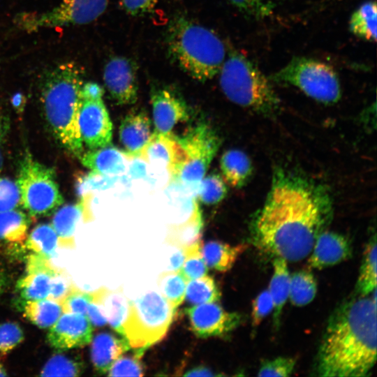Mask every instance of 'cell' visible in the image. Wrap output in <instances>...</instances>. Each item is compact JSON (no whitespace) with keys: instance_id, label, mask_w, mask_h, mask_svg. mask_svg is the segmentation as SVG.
I'll return each instance as SVG.
<instances>
[{"instance_id":"31","label":"cell","mask_w":377,"mask_h":377,"mask_svg":"<svg viewBox=\"0 0 377 377\" xmlns=\"http://www.w3.org/2000/svg\"><path fill=\"white\" fill-rule=\"evenodd\" d=\"M376 234L370 238L365 248L360 273L355 285V293L368 295L376 287Z\"/></svg>"},{"instance_id":"32","label":"cell","mask_w":377,"mask_h":377,"mask_svg":"<svg viewBox=\"0 0 377 377\" xmlns=\"http://www.w3.org/2000/svg\"><path fill=\"white\" fill-rule=\"evenodd\" d=\"M316 291L317 283L310 270L302 269L290 274L288 298L292 304H308L314 299Z\"/></svg>"},{"instance_id":"54","label":"cell","mask_w":377,"mask_h":377,"mask_svg":"<svg viewBox=\"0 0 377 377\" xmlns=\"http://www.w3.org/2000/svg\"><path fill=\"white\" fill-rule=\"evenodd\" d=\"M8 374L6 373L5 368L0 361V376H6Z\"/></svg>"},{"instance_id":"21","label":"cell","mask_w":377,"mask_h":377,"mask_svg":"<svg viewBox=\"0 0 377 377\" xmlns=\"http://www.w3.org/2000/svg\"><path fill=\"white\" fill-rule=\"evenodd\" d=\"M79 158L84 167L97 174L117 176L126 169L125 154L110 145L89 149Z\"/></svg>"},{"instance_id":"12","label":"cell","mask_w":377,"mask_h":377,"mask_svg":"<svg viewBox=\"0 0 377 377\" xmlns=\"http://www.w3.org/2000/svg\"><path fill=\"white\" fill-rule=\"evenodd\" d=\"M186 311L190 327L199 338L224 337L242 320L241 314L227 311L216 302L193 305Z\"/></svg>"},{"instance_id":"47","label":"cell","mask_w":377,"mask_h":377,"mask_svg":"<svg viewBox=\"0 0 377 377\" xmlns=\"http://www.w3.org/2000/svg\"><path fill=\"white\" fill-rule=\"evenodd\" d=\"M103 288L94 291V299L87 307L86 316L93 326L103 327L108 323L102 304Z\"/></svg>"},{"instance_id":"46","label":"cell","mask_w":377,"mask_h":377,"mask_svg":"<svg viewBox=\"0 0 377 377\" xmlns=\"http://www.w3.org/2000/svg\"><path fill=\"white\" fill-rule=\"evenodd\" d=\"M73 286L68 278L57 270L51 279L50 292L47 298L61 304Z\"/></svg>"},{"instance_id":"35","label":"cell","mask_w":377,"mask_h":377,"mask_svg":"<svg viewBox=\"0 0 377 377\" xmlns=\"http://www.w3.org/2000/svg\"><path fill=\"white\" fill-rule=\"evenodd\" d=\"M84 370L81 361L64 355H54L40 372L41 376H79Z\"/></svg>"},{"instance_id":"34","label":"cell","mask_w":377,"mask_h":377,"mask_svg":"<svg viewBox=\"0 0 377 377\" xmlns=\"http://www.w3.org/2000/svg\"><path fill=\"white\" fill-rule=\"evenodd\" d=\"M221 292L213 278L204 276L189 280L186 285L185 299L193 305L217 302Z\"/></svg>"},{"instance_id":"19","label":"cell","mask_w":377,"mask_h":377,"mask_svg":"<svg viewBox=\"0 0 377 377\" xmlns=\"http://www.w3.org/2000/svg\"><path fill=\"white\" fill-rule=\"evenodd\" d=\"M151 126L149 117L142 110L131 111L122 119L119 137L127 155L139 158L153 133Z\"/></svg>"},{"instance_id":"4","label":"cell","mask_w":377,"mask_h":377,"mask_svg":"<svg viewBox=\"0 0 377 377\" xmlns=\"http://www.w3.org/2000/svg\"><path fill=\"white\" fill-rule=\"evenodd\" d=\"M166 43L171 59L200 82L216 75L227 56L226 46L215 32L184 16L171 21Z\"/></svg>"},{"instance_id":"22","label":"cell","mask_w":377,"mask_h":377,"mask_svg":"<svg viewBox=\"0 0 377 377\" xmlns=\"http://www.w3.org/2000/svg\"><path fill=\"white\" fill-rule=\"evenodd\" d=\"M85 199L59 208L54 214L52 226L59 240V246L67 249L75 247L74 234L76 226L86 210Z\"/></svg>"},{"instance_id":"27","label":"cell","mask_w":377,"mask_h":377,"mask_svg":"<svg viewBox=\"0 0 377 377\" xmlns=\"http://www.w3.org/2000/svg\"><path fill=\"white\" fill-rule=\"evenodd\" d=\"M376 2L367 1L352 13L349 20V29L355 36L369 42H376Z\"/></svg>"},{"instance_id":"11","label":"cell","mask_w":377,"mask_h":377,"mask_svg":"<svg viewBox=\"0 0 377 377\" xmlns=\"http://www.w3.org/2000/svg\"><path fill=\"white\" fill-rule=\"evenodd\" d=\"M103 88L96 82L83 84L78 126L83 144L89 149L110 145L112 125L102 99Z\"/></svg>"},{"instance_id":"38","label":"cell","mask_w":377,"mask_h":377,"mask_svg":"<svg viewBox=\"0 0 377 377\" xmlns=\"http://www.w3.org/2000/svg\"><path fill=\"white\" fill-rule=\"evenodd\" d=\"M188 221L187 223L172 232L168 237L169 242L177 248L184 249L199 242L202 221L198 211Z\"/></svg>"},{"instance_id":"43","label":"cell","mask_w":377,"mask_h":377,"mask_svg":"<svg viewBox=\"0 0 377 377\" xmlns=\"http://www.w3.org/2000/svg\"><path fill=\"white\" fill-rule=\"evenodd\" d=\"M24 339L22 327L15 322L0 324V354L10 352Z\"/></svg>"},{"instance_id":"40","label":"cell","mask_w":377,"mask_h":377,"mask_svg":"<svg viewBox=\"0 0 377 377\" xmlns=\"http://www.w3.org/2000/svg\"><path fill=\"white\" fill-rule=\"evenodd\" d=\"M94 299V291H84L74 285L61 303L63 313L86 315L87 307Z\"/></svg>"},{"instance_id":"52","label":"cell","mask_w":377,"mask_h":377,"mask_svg":"<svg viewBox=\"0 0 377 377\" xmlns=\"http://www.w3.org/2000/svg\"><path fill=\"white\" fill-rule=\"evenodd\" d=\"M8 131V120L0 113V138L3 139Z\"/></svg>"},{"instance_id":"9","label":"cell","mask_w":377,"mask_h":377,"mask_svg":"<svg viewBox=\"0 0 377 377\" xmlns=\"http://www.w3.org/2000/svg\"><path fill=\"white\" fill-rule=\"evenodd\" d=\"M175 138L183 149L184 158L174 177L182 184L197 190L219 149L221 139L205 123L199 124Z\"/></svg>"},{"instance_id":"50","label":"cell","mask_w":377,"mask_h":377,"mask_svg":"<svg viewBox=\"0 0 377 377\" xmlns=\"http://www.w3.org/2000/svg\"><path fill=\"white\" fill-rule=\"evenodd\" d=\"M185 258L184 249L177 248L170 258V270L178 271L181 268Z\"/></svg>"},{"instance_id":"13","label":"cell","mask_w":377,"mask_h":377,"mask_svg":"<svg viewBox=\"0 0 377 377\" xmlns=\"http://www.w3.org/2000/svg\"><path fill=\"white\" fill-rule=\"evenodd\" d=\"M137 65L130 58L114 56L103 68V81L110 97L119 105L136 102L138 95Z\"/></svg>"},{"instance_id":"49","label":"cell","mask_w":377,"mask_h":377,"mask_svg":"<svg viewBox=\"0 0 377 377\" xmlns=\"http://www.w3.org/2000/svg\"><path fill=\"white\" fill-rule=\"evenodd\" d=\"M114 181V176L91 172L84 180V186L89 189H105L112 185Z\"/></svg>"},{"instance_id":"7","label":"cell","mask_w":377,"mask_h":377,"mask_svg":"<svg viewBox=\"0 0 377 377\" xmlns=\"http://www.w3.org/2000/svg\"><path fill=\"white\" fill-rule=\"evenodd\" d=\"M272 82L292 85L318 102L331 105L341 96L339 76L328 64L306 57H294L271 75Z\"/></svg>"},{"instance_id":"8","label":"cell","mask_w":377,"mask_h":377,"mask_svg":"<svg viewBox=\"0 0 377 377\" xmlns=\"http://www.w3.org/2000/svg\"><path fill=\"white\" fill-rule=\"evenodd\" d=\"M16 183L21 206L31 219L50 216L64 203L53 169L36 161L29 154L20 163Z\"/></svg>"},{"instance_id":"28","label":"cell","mask_w":377,"mask_h":377,"mask_svg":"<svg viewBox=\"0 0 377 377\" xmlns=\"http://www.w3.org/2000/svg\"><path fill=\"white\" fill-rule=\"evenodd\" d=\"M31 218L17 209L0 212V241L22 244Z\"/></svg>"},{"instance_id":"5","label":"cell","mask_w":377,"mask_h":377,"mask_svg":"<svg viewBox=\"0 0 377 377\" xmlns=\"http://www.w3.org/2000/svg\"><path fill=\"white\" fill-rule=\"evenodd\" d=\"M218 74L221 89L231 102L266 116L279 110L281 100L272 81L244 54L230 52Z\"/></svg>"},{"instance_id":"55","label":"cell","mask_w":377,"mask_h":377,"mask_svg":"<svg viewBox=\"0 0 377 377\" xmlns=\"http://www.w3.org/2000/svg\"><path fill=\"white\" fill-rule=\"evenodd\" d=\"M3 155H2V153L0 151V172H1V170L2 169V167H3Z\"/></svg>"},{"instance_id":"2","label":"cell","mask_w":377,"mask_h":377,"mask_svg":"<svg viewBox=\"0 0 377 377\" xmlns=\"http://www.w3.org/2000/svg\"><path fill=\"white\" fill-rule=\"evenodd\" d=\"M340 304L330 316L318 350L316 371L326 377H362L376 360V291Z\"/></svg>"},{"instance_id":"30","label":"cell","mask_w":377,"mask_h":377,"mask_svg":"<svg viewBox=\"0 0 377 377\" xmlns=\"http://www.w3.org/2000/svg\"><path fill=\"white\" fill-rule=\"evenodd\" d=\"M24 243V247L33 253L49 259L56 255L59 246L57 235L52 225L47 223H41L35 227Z\"/></svg>"},{"instance_id":"20","label":"cell","mask_w":377,"mask_h":377,"mask_svg":"<svg viewBox=\"0 0 377 377\" xmlns=\"http://www.w3.org/2000/svg\"><path fill=\"white\" fill-rule=\"evenodd\" d=\"M91 341V359L100 374H106L113 362L130 348L125 337L108 332L96 334Z\"/></svg>"},{"instance_id":"42","label":"cell","mask_w":377,"mask_h":377,"mask_svg":"<svg viewBox=\"0 0 377 377\" xmlns=\"http://www.w3.org/2000/svg\"><path fill=\"white\" fill-rule=\"evenodd\" d=\"M242 13L259 20L269 16L275 7L274 0H228Z\"/></svg>"},{"instance_id":"17","label":"cell","mask_w":377,"mask_h":377,"mask_svg":"<svg viewBox=\"0 0 377 377\" xmlns=\"http://www.w3.org/2000/svg\"><path fill=\"white\" fill-rule=\"evenodd\" d=\"M350 243L344 235L325 230L317 238L308 260L310 268L322 269L348 259Z\"/></svg>"},{"instance_id":"23","label":"cell","mask_w":377,"mask_h":377,"mask_svg":"<svg viewBox=\"0 0 377 377\" xmlns=\"http://www.w3.org/2000/svg\"><path fill=\"white\" fill-rule=\"evenodd\" d=\"M221 176L228 185L241 188L252 175L253 166L249 156L239 149H228L220 160Z\"/></svg>"},{"instance_id":"24","label":"cell","mask_w":377,"mask_h":377,"mask_svg":"<svg viewBox=\"0 0 377 377\" xmlns=\"http://www.w3.org/2000/svg\"><path fill=\"white\" fill-rule=\"evenodd\" d=\"M273 274L269 282V293L273 302L274 326L279 327L280 317L289 294L290 274L287 261L282 258H274L272 262Z\"/></svg>"},{"instance_id":"6","label":"cell","mask_w":377,"mask_h":377,"mask_svg":"<svg viewBox=\"0 0 377 377\" xmlns=\"http://www.w3.org/2000/svg\"><path fill=\"white\" fill-rule=\"evenodd\" d=\"M176 309L156 291L130 300L124 337L130 346L145 348L161 341L172 322Z\"/></svg>"},{"instance_id":"29","label":"cell","mask_w":377,"mask_h":377,"mask_svg":"<svg viewBox=\"0 0 377 377\" xmlns=\"http://www.w3.org/2000/svg\"><path fill=\"white\" fill-rule=\"evenodd\" d=\"M24 316L37 327L50 328L63 313L61 304L48 298L27 301Z\"/></svg>"},{"instance_id":"36","label":"cell","mask_w":377,"mask_h":377,"mask_svg":"<svg viewBox=\"0 0 377 377\" xmlns=\"http://www.w3.org/2000/svg\"><path fill=\"white\" fill-rule=\"evenodd\" d=\"M197 192L201 202L208 205H216L225 198L227 186L221 175L212 173L202 178Z\"/></svg>"},{"instance_id":"37","label":"cell","mask_w":377,"mask_h":377,"mask_svg":"<svg viewBox=\"0 0 377 377\" xmlns=\"http://www.w3.org/2000/svg\"><path fill=\"white\" fill-rule=\"evenodd\" d=\"M201 244L198 242L184 248L185 258L179 272L188 281L207 275L208 267L204 260Z\"/></svg>"},{"instance_id":"1","label":"cell","mask_w":377,"mask_h":377,"mask_svg":"<svg viewBox=\"0 0 377 377\" xmlns=\"http://www.w3.org/2000/svg\"><path fill=\"white\" fill-rule=\"evenodd\" d=\"M332 200L327 187L299 173L277 168L249 230L261 252L287 262L311 253L318 237L332 219Z\"/></svg>"},{"instance_id":"41","label":"cell","mask_w":377,"mask_h":377,"mask_svg":"<svg viewBox=\"0 0 377 377\" xmlns=\"http://www.w3.org/2000/svg\"><path fill=\"white\" fill-rule=\"evenodd\" d=\"M296 359L292 357H277L265 360L258 371V376L287 377L295 367Z\"/></svg>"},{"instance_id":"16","label":"cell","mask_w":377,"mask_h":377,"mask_svg":"<svg viewBox=\"0 0 377 377\" xmlns=\"http://www.w3.org/2000/svg\"><path fill=\"white\" fill-rule=\"evenodd\" d=\"M57 271L49 258L31 253L27 260L26 274L17 283L20 296L27 301L47 298L51 279Z\"/></svg>"},{"instance_id":"18","label":"cell","mask_w":377,"mask_h":377,"mask_svg":"<svg viewBox=\"0 0 377 377\" xmlns=\"http://www.w3.org/2000/svg\"><path fill=\"white\" fill-rule=\"evenodd\" d=\"M139 158L147 162H159L165 165L174 176L184 161V154L182 147L171 133L154 132Z\"/></svg>"},{"instance_id":"44","label":"cell","mask_w":377,"mask_h":377,"mask_svg":"<svg viewBox=\"0 0 377 377\" xmlns=\"http://www.w3.org/2000/svg\"><path fill=\"white\" fill-rule=\"evenodd\" d=\"M21 206L20 193L16 182L0 177V212Z\"/></svg>"},{"instance_id":"51","label":"cell","mask_w":377,"mask_h":377,"mask_svg":"<svg viewBox=\"0 0 377 377\" xmlns=\"http://www.w3.org/2000/svg\"><path fill=\"white\" fill-rule=\"evenodd\" d=\"M184 375L187 376H214L218 374L213 373L212 371L206 367H197L188 371Z\"/></svg>"},{"instance_id":"15","label":"cell","mask_w":377,"mask_h":377,"mask_svg":"<svg viewBox=\"0 0 377 377\" xmlns=\"http://www.w3.org/2000/svg\"><path fill=\"white\" fill-rule=\"evenodd\" d=\"M151 104L154 132L170 133L177 124L189 118L186 101L169 87H154L151 91Z\"/></svg>"},{"instance_id":"26","label":"cell","mask_w":377,"mask_h":377,"mask_svg":"<svg viewBox=\"0 0 377 377\" xmlns=\"http://www.w3.org/2000/svg\"><path fill=\"white\" fill-rule=\"evenodd\" d=\"M129 302L121 288L114 290L103 288L102 304L110 326L124 337V323L126 319Z\"/></svg>"},{"instance_id":"10","label":"cell","mask_w":377,"mask_h":377,"mask_svg":"<svg viewBox=\"0 0 377 377\" xmlns=\"http://www.w3.org/2000/svg\"><path fill=\"white\" fill-rule=\"evenodd\" d=\"M108 4V0H62L50 10L38 14H20L15 21L20 29L28 32L87 24L98 18L105 11Z\"/></svg>"},{"instance_id":"39","label":"cell","mask_w":377,"mask_h":377,"mask_svg":"<svg viewBox=\"0 0 377 377\" xmlns=\"http://www.w3.org/2000/svg\"><path fill=\"white\" fill-rule=\"evenodd\" d=\"M138 350L133 356L121 355L117 358L107 372L110 376H135L144 375V367L140 361L145 348H137Z\"/></svg>"},{"instance_id":"14","label":"cell","mask_w":377,"mask_h":377,"mask_svg":"<svg viewBox=\"0 0 377 377\" xmlns=\"http://www.w3.org/2000/svg\"><path fill=\"white\" fill-rule=\"evenodd\" d=\"M93 327L86 315L63 313L49 328L47 340L59 351L83 347L92 340Z\"/></svg>"},{"instance_id":"25","label":"cell","mask_w":377,"mask_h":377,"mask_svg":"<svg viewBox=\"0 0 377 377\" xmlns=\"http://www.w3.org/2000/svg\"><path fill=\"white\" fill-rule=\"evenodd\" d=\"M246 248L247 245L243 244L231 246L221 242L210 241L201 247V251L207 267L219 272H227Z\"/></svg>"},{"instance_id":"33","label":"cell","mask_w":377,"mask_h":377,"mask_svg":"<svg viewBox=\"0 0 377 377\" xmlns=\"http://www.w3.org/2000/svg\"><path fill=\"white\" fill-rule=\"evenodd\" d=\"M187 283L179 270L163 272L158 279L160 293L176 309L185 300Z\"/></svg>"},{"instance_id":"3","label":"cell","mask_w":377,"mask_h":377,"mask_svg":"<svg viewBox=\"0 0 377 377\" xmlns=\"http://www.w3.org/2000/svg\"><path fill=\"white\" fill-rule=\"evenodd\" d=\"M81 68L73 61L60 63L46 71L39 84L43 117L54 139L80 158L83 152L78 117L83 85Z\"/></svg>"},{"instance_id":"53","label":"cell","mask_w":377,"mask_h":377,"mask_svg":"<svg viewBox=\"0 0 377 377\" xmlns=\"http://www.w3.org/2000/svg\"><path fill=\"white\" fill-rule=\"evenodd\" d=\"M7 276L5 272L0 267V294H1L7 285Z\"/></svg>"},{"instance_id":"45","label":"cell","mask_w":377,"mask_h":377,"mask_svg":"<svg viewBox=\"0 0 377 377\" xmlns=\"http://www.w3.org/2000/svg\"><path fill=\"white\" fill-rule=\"evenodd\" d=\"M272 299L268 290L259 293L253 300L251 309V325L257 327L262 320L273 311Z\"/></svg>"},{"instance_id":"48","label":"cell","mask_w":377,"mask_h":377,"mask_svg":"<svg viewBox=\"0 0 377 377\" xmlns=\"http://www.w3.org/2000/svg\"><path fill=\"white\" fill-rule=\"evenodd\" d=\"M158 0H121L120 8L132 16H140L151 12Z\"/></svg>"}]
</instances>
